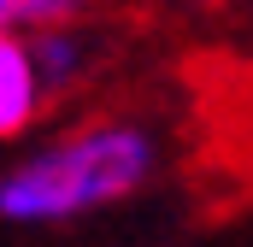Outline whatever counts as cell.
<instances>
[{
	"label": "cell",
	"instance_id": "obj_1",
	"mask_svg": "<svg viewBox=\"0 0 253 247\" xmlns=\"http://www.w3.org/2000/svg\"><path fill=\"white\" fill-rule=\"evenodd\" d=\"M147 141L135 129H94L77 135L71 147L24 165L18 177L0 183V212L6 218H65L100 200H118L147 177Z\"/></svg>",
	"mask_w": 253,
	"mask_h": 247
},
{
	"label": "cell",
	"instance_id": "obj_2",
	"mask_svg": "<svg viewBox=\"0 0 253 247\" xmlns=\"http://www.w3.org/2000/svg\"><path fill=\"white\" fill-rule=\"evenodd\" d=\"M36 71H30V47L0 36V135H18L36 118Z\"/></svg>",
	"mask_w": 253,
	"mask_h": 247
},
{
	"label": "cell",
	"instance_id": "obj_3",
	"mask_svg": "<svg viewBox=\"0 0 253 247\" xmlns=\"http://www.w3.org/2000/svg\"><path fill=\"white\" fill-rule=\"evenodd\" d=\"M30 71H36V88H42V77H47V82H71V71H77V41L42 36L36 53H30Z\"/></svg>",
	"mask_w": 253,
	"mask_h": 247
}]
</instances>
